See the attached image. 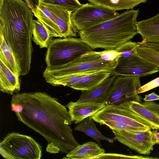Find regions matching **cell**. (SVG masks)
Masks as SVG:
<instances>
[{
  "instance_id": "cell-1",
  "label": "cell",
  "mask_w": 159,
  "mask_h": 159,
  "mask_svg": "<svg viewBox=\"0 0 159 159\" xmlns=\"http://www.w3.org/2000/svg\"><path fill=\"white\" fill-rule=\"evenodd\" d=\"M11 104L19 120L46 140L47 152L67 154L80 144L73 134L69 112L56 98L39 92L16 93Z\"/></svg>"
},
{
  "instance_id": "cell-2",
  "label": "cell",
  "mask_w": 159,
  "mask_h": 159,
  "mask_svg": "<svg viewBox=\"0 0 159 159\" xmlns=\"http://www.w3.org/2000/svg\"><path fill=\"white\" fill-rule=\"evenodd\" d=\"M139 11L127 10L117 16L79 31L80 38L93 50L115 49L138 34L137 18Z\"/></svg>"
},
{
  "instance_id": "cell-3",
  "label": "cell",
  "mask_w": 159,
  "mask_h": 159,
  "mask_svg": "<svg viewBox=\"0 0 159 159\" xmlns=\"http://www.w3.org/2000/svg\"><path fill=\"white\" fill-rule=\"evenodd\" d=\"M118 58L111 61H105L102 59L100 52L91 51L67 64L47 66L43 76L46 78L85 72H112L117 65Z\"/></svg>"
},
{
  "instance_id": "cell-4",
  "label": "cell",
  "mask_w": 159,
  "mask_h": 159,
  "mask_svg": "<svg viewBox=\"0 0 159 159\" xmlns=\"http://www.w3.org/2000/svg\"><path fill=\"white\" fill-rule=\"evenodd\" d=\"M93 50L80 38L68 37L52 41L45 54L47 66L67 64Z\"/></svg>"
},
{
  "instance_id": "cell-5",
  "label": "cell",
  "mask_w": 159,
  "mask_h": 159,
  "mask_svg": "<svg viewBox=\"0 0 159 159\" xmlns=\"http://www.w3.org/2000/svg\"><path fill=\"white\" fill-rule=\"evenodd\" d=\"M0 153L7 159H40L42 147L30 136L11 132L1 141Z\"/></svg>"
},
{
  "instance_id": "cell-6",
  "label": "cell",
  "mask_w": 159,
  "mask_h": 159,
  "mask_svg": "<svg viewBox=\"0 0 159 159\" xmlns=\"http://www.w3.org/2000/svg\"><path fill=\"white\" fill-rule=\"evenodd\" d=\"M116 11L101 5L82 4L72 12L71 21L75 32L97 25L117 16Z\"/></svg>"
},
{
  "instance_id": "cell-7",
  "label": "cell",
  "mask_w": 159,
  "mask_h": 159,
  "mask_svg": "<svg viewBox=\"0 0 159 159\" xmlns=\"http://www.w3.org/2000/svg\"><path fill=\"white\" fill-rule=\"evenodd\" d=\"M141 86L139 77L117 76L103 102L106 105H119L129 101L139 102L141 97L135 91Z\"/></svg>"
},
{
  "instance_id": "cell-8",
  "label": "cell",
  "mask_w": 159,
  "mask_h": 159,
  "mask_svg": "<svg viewBox=\"0 0 159 159\" xmlns=\"http://www.w3.org/2000/svg\"><path fill=\"white\" fill-rule=\"evenodd\" d=\"M129 131L112 129L115 140L140 154L148 155L156 144V130Z\"/></svg>"
},
{
  "instance_id": "cell-9",
  "label": "cell",
  "mask_w": 159,
  "mask_h": 159,
  "mask_svg": "<svg viewBox=\"0 0 159 159\" xmlns=\"http://www.w3.org/2000/svg\"><path fill=\"white\" fill-rule=\"evenodd\" d=\"M159 71V68L138 55L120 57L112 73L116 76H146Z\"/></svg>"
},
{
  "instance_id": "cell-10",
  "label": "cell",
  "mask_w": 159,
  "mask_h": 159,
  "mask_svg": "<svg viewBox=\"0 0 159 159\" xmlns=\"http://www.w3.org/2000/svg\"><path fill=\"white\" fill-rule=\"evenodd\" d=\"M92 117L94 121L98 123L104 120H113L146 130L152 129L150 127L131 118L127 108L123 103L119 105H106Z\"/></svg>"
},
{
  "instance_id": "cell-11",
  "label": "cell",
  "mask_w": 159,
  "mask_h": 159,
  "mask_svg": "<svg viewBox=\"0 0 159 159\" xmlns=\"http://www.w3.org/2000/svg\"><path fill=\"white\" fill-rule=\"evenodd\" d=\"M106 106L104 102H70L66 105L72 122L76 124L92 116Z\"/></svg>"
},
{
  "instance_id": "cell-12",
  "label": "cell",
  "mask_w": 159,
  "mask_h": 159,
  "mask_svg": "<svg viewBox=\"0 0 159 159\" xmlns=\"http://www.w3.org/2000/svg\"><path fill=\"white\" fill-rule=\"evenodd\" d=\"M40 4L50 11L55 17L61 31L62 38L74 37L77 35L71 21V11L59 6L45 3Z\"/></svg>"
},
{
  "instance_id": "cell-13",
  "label": "cell",
  "mask_w": 159,
  "mask_h": 159,
  "mask_svg": "<svg viewBox=\"0 0 159 159\" xmlns=\"http://www.w3.org/2000/svg\"><path fill=\"white\" fill-rule=\"evenodd\" d=\"M131 111L137 121L152 129H159V117L143 103L135 101L123 103Z\"/></svg>"
},
{
  "instance_id": "cell-14",
  "label": "cell",
  "mask_w": 159,
  "mask_h": 159,
  "mask_svg": "<svg viewBox=\"0 0 159 159\" xmlns=\"http://www.w3.org/2000/svg\"><path fill=\"white\" fill-rule=\"evenodd\" d=\"M138 34L143 43L159 44V13L150 18L137 22Z\"/></svg>"
},
{
  "instance_id": "cell-15",
  "label": "cell",
  "mask_w": 159,
  "mask_h": 159,
  "mask_svg": "<svg viewBox=\"0 0 159 159\" xmlns=\"http://www.w3.org/2000/svg\"><path fill=\"white\" fill-rule=\"evenodd\" d=\"M116 76L113 74L96 87L90 90L82 91L77 101L103 102Z\"/></svg>"
},
{
  "instance_id": "cell-16",
  "label": "cell",
  "mask_w": 159,
  "mask_h": 159,
  "mask_svg": "<svg viewBox=\"0 0 159 159\" xmlns=\"http://www.w3.org/2000/svg\"><path fill=\"white\" fill-rule=\"evenodd\" d=\"M19 77L0 60V90L1 92L12 95L19 92L20 89Z\"/></svg>"
},
{
  "instance_id": "cell-17",
  "label": "cell",
  "mask_w": 159,
  "mask_h": 159,
  "mask_svg": "<svg viewBox=\"0 0 159 159\" xmlns=\"http://www.w3.org/2000/svg\"><path fill=\"white\" fill-rule=\"evenodd\" d=\"M105 150L95 142H89L79 144L67 154L63 158L73 159H95L98 156L105 153Z\"/></svg>"
},
{
  "instance_id": "cell-18",
  "label": "cell",
  "mask_w": 159,
  "mask_h": 159,
  "mask_svg": "<svg viewBox=\"0 0 159 159\" xmlns=\"http://www.w3.org/2000/svg\"><path fill=\"white\" fill-rule=\"evenodd\" d=\"M34 16L49 32L53 37L62 38L61 31L52 14L43 5L32 10Z\"/></svg>"
},
{
  "instance_id": "cell-19",
  "label": "cell",
  "mask_w": 159,
  "mask_h": 159,
  "mask_svg": "<svg viewBox=\"0 0 159 159\" xmlns=\"http://www.w3.org/2000/svg\"><path fill=\"white\" fill-rule=\"evenodd\" d=\"M113 74L112 72L106 71L91 73L82 77L71 88L82 91L90 90L101 84Z\"/></svg>"
},
{
  "instance_id": "cell-20",
  "label": "cell",
  "mask_w": 159,
  "mask_h": 159,
  "mask_svg": "<svg viewBox=\"0 0 159 159\" xmlns=\"http://www.w3.org/2000/svg\"><path fill=\"white\" fill-rule=\"evenodd\" d=\"M74 130L82 132L95 140L99 145L100 141L104 140L112 143L115 140L113 138H109L102 134L96 127L92 116H89L78 123Z\"/></svg>"
},
{
  "instance_id": "cell-21",
  "label": "cell",
  "mask_w": 159,
  "mask_h": 159,
  "mask_svg": "<svg viewBox=\"0 0 159 159\" xmlns=\"http://www.w3.org/2000/svg\"><path fill=\"white\" fill-rule=\"evenodd\" d=\"M0 60L15 75L20 76V70L11 48L0 35Z\"/></svg>"
},
{
  "instance_id": "cell-22",
  "label": "cell",
  "mask_w": 159,
  "mask_h": 159,
  "mask_svg": "<svg viewBox=\"0 0 159 159\" xmlns=\"http://www.w3.org/2000/svg\"><path fill=\"white\" fill-rule=\"evenodd\" d=\"M32 39L40 48H48L52 40L49 32L38 20H33Z\"/></svg>"
},
{
  "instance_id": "cell-23",
  "label": "cell",
  "mask_w": 159,
  "mask_h": 159,
  "mask_svg": "<svg viewBox=\"0 0 159 159\" xmlns=\"http://www.w3.org/2000/svg\"><path fill=\"white\" fill-rule=\"evenodd\" d=\"M93 4L101 5L115 11L132 9L147 0H87Z\"/></svg>"
},
{
  "instance_id": "cell-24",
  "label": "cell",
  "mask_w": 159,
  "mask_h": 159,
  "mask_svg": "<svg viewBox=\"0 0 159 159\" xmlns=\"http://www.w3.org/2000/svg\"><path fill=\"white\" fill-rule=\"evenodd\" d=\"M137 47L138 55L148 62L159 68V51L141 44Z\"/></svg>"
},
{
  "instance_id": "cell-25",
  "label": "cell",
  "mask_w": 159,
  "mask_h": 159,
  "mask_svg": "<svg viewBox=\"0 0 159 159\" xmlns=\"http://www.w3.org/2000/svg\"><path fill=\"white\" fill-rule=\"evenodd\" d=\"M42 3L59 6L72 12L82 5L78 0H39V4Z\"/></svg>"
},
{
  "instance_id": "cell-26",
  "label": "cell",
  "mask_w": 159,
  "mask_h": 159,
  "mask_svg": "<svg viewBox=\"0 0 159 159\" xmlns=\"http://www.w3.org/2000/svg\"><path fill=\"white\" fill-rule=\"evenodd\" d=\"M139 45V42H132L129 40L115 49L120 54L121 56L130 57L138 54L137 47Z\"/></svg>"
},
{
  "instance_id": "cell-27",
  "label": "cell",
  "mask_w": 159,
  "mask_h": 159,
  "mask_svg": "<svg viewBox=\"0 0 159 159\" xmlns=\"http://www.w3.org/2000/svg\"><path fill=\"white\" fill-rule=\"evenodd\" d=\"M100 125H105L111 129L122 130L129 131H146L139 128L134 127L124 123L113 120H104L100 122Z\"/></svg>"
},
{
  "instance_id": "cell-28",
  "label": "cell",
  "mask_w": 159,
  "mask_h": 159,
  "mask_svg": "<svg viewBox=\"0 0 159 159\" xmlns=\"http://www.w3.org/2000/svg\"><path fill=\"white\" fill-rule=\"evenodd\" d=\"M157 158L149 157H144L140 156H130L121 154L104 153L97 156L95 159H132V158H148L154 159Z\"/></svg>"
},
{
  "instance_id": "cell-29",
  "label": "cell",
  "mask_w": 159,
  "mask_h": 159,
  "mask_svg": "<svg viewBox=\"0 0 159 159\" xmlns=\"http://www.w3.org/2000/svg\"><path fill=\"white\" fill-rule=\"evenodd\" d=\"M101 58L107 61H111L118 59L120 54L115 49H107L100 52Z\"/></svg>"
},
{
  "instance_id": "cell-30",
  "label": "cell",
  "mask_w": 159,
  "mask_h": 159,
  "mask_svg": "<svg viewBox=\"0 0 159 159\" xmlns=\"http://www.w3.org/2000/svg\"><path fill=\"white\" fill-rule=\"evenodd\" d=\"M159 86V77L141 86L135 91L136 94L148 91Z\"/></svg>"
},
{
  "instance_id": "cell-31",
  "label": "cell",
  "mask_w": 159,
  "mask_h": 159,
  "mask_svg": "<svg viewBox=\"0 0 159 159\" xmlns=\"http://www.w3.org/2000/svg\"><path fill=\"white\" fill-rule=\"evenodd\" d=\"M147 108L159 117V104L153 101H145L142 103Z\"/></svg>"
},
{
  "instance_id": "cell-32",
  "label": "cell",
  "mask_w": 159,
  "mask_h": 159,
  "mask_svg": "<svg viewBox=\"0 0 159 159\" xmlns=\"http://www.w3.org/2000/svg\"><path fill=\"white\" fill-rule=\"evenodd\" d=\"M32 10L36 9L39 4V0H23Z\"/></svg>"
},
{
  "instance_id": "cell-33",
  "label": "cell",
  "mask_w": 159,
  "mask_h": 159,
  "mask_svg": "<svg viewBox=\"0 0 159 159\" xmlns=\"http://www.w3.org/2000/svg\"><path fill=\"white\" fill-rule=\"evenodd\" d=\"M143 100L145 101H151L159 100V96L153 92L150 94L145 95Z\"/></svg>"
},
{
  "instance_id": "cell-34",
  "label": "cell",
  "mask_w": 159,
  "mask_h": 159,
  "mask_svg": "<svg viewBox=\"0 0 159 159\" xmlns=\"http://www.w3.org/2000/svg\"><path fill=\"white\" fill-rule=\"evenodd\" d=\"M143 45L148 47L159 51V44L143 43Z\"/></svg>"
},
{
  "instance_id": "cell-35",
  "label": "cell",
  "mask_w": 159,
  "mask_h": 159,
  "mask_svg": "<svg viewBox=\"0 0 159 159\" xmlns=\"http://www.w3.org/2000/svg\"><path fill=\"white\" fill-rule=\"evenodd\" d=\"M155 136L156 139V144H159V132L157 129L155 133Z\"/></svg>"
}]
</instances>
